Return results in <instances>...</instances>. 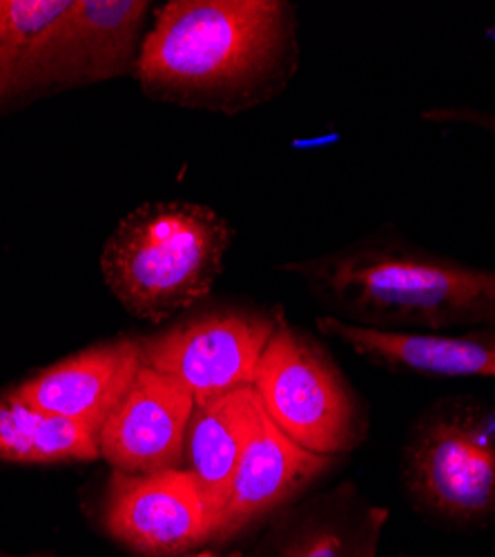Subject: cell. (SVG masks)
Returning a JSON list of instances; mask_svg holds the SVG:
<instances>
[{"label":"cell","mask_w":495,"mask_h":557,"mask_svg":"<svg viewBox=\"0 0 495 557\" xmlns=\"http://www.w3.org/2000/svg\"><path fill=\"white\" fill-rule=\"evenodd\" d=\"M297 59L295 12L282 0H172L134 76L152 99L237 114L280 95Z\"/></svg>","instance_id":"cell-1"},{"label":"cell","mask_w":495,"mask_h":557,"mask_svg":"<svg viewBox=\"0 0 495 557\" xmlns=\"http://www.w3.org/2000/svg\"><path fill=\"white\" fill-rule=\"evenodd\" d=\"M339 317L393 333H451L495 326V270L373 237L335 255L288 265Z\"/></svg>","instance_id":"cell-2"},{"label":"cell","mask_w":495,"mask_h":557,"mask_svg":"<svg viewBox=\"0 0 495 557\" xmlns=\"http://www.w3.org/2000/svg\"><path fill=\"white\" fill-rule=\"evenodd\" d=\"M233 246V227L199 203H148L129 212L103 250L112 295L148 321H163L210 295Z\"/></svg>","instance_id":"cell-3"},{"label":"cell","mask_w":495,"mask_h":557,"mask_svg":"<svg viewBox=\"0 0 495 557\" xmlns=\"http://www.w3.org/2000/svg\"><path fill=\"white\" fill-rule=\"evenodd\" d=\"M416 508L456 527L495 522V410L475 397H446L422 412L401 455Z\"/></svg>","instance_id":"cell-4"},{"label":"cell","mask_w":495,"mask_h":557,"mask_svg":"<svg viewBox=\"0 0 495 557\" xmlns=\"http://www.w3.org/2000/svg\"><path fill=\"white\" fill-rule=\"evenodd\" d=\"M148 10L141 0H72L21 50L0 57V103L134 74Z\"/></svg>","instance_id":"cell-5"},{"label":"cell","mask_w":495,"mask_h":557,"mask_svg":"<svg viewBox=\"0 0 495 557\" xmlns=\"http://www.w3.org/2000/svg\"><path fill=\"white\" fill-rule=\"evenodd\" d=\"M252 391L273 424L310 453L337 459L367 435V417L335 361L284 321L261 355Z\"/></svg>","instance_id":"cell-6"},{"label":"cell","mask_w":495,"mask_h":557,"mask_svg":"<svg viewBox=\"0 0 495 557\" xmlns=\"http://www.w3.org/2000/svg\"><path fill=\"white\" fill-rule=\"evenodd\" d=\"M277 323L255 310L201 312L141 339L144 366L186 386L195 401L231 395L252 386Z\"/></svg>","instance_id":"cell-7"},{"label":"cell","mask_w":495,"mask_h":557,"mask_svg":"<svg viewBox=\"0 0 495 557\" xmlns=\"http://www.w3.org/2000/svg\"><path fill=\"white\" fill-rule=\"evenodd\" d=\"M103 524L119 544L144 557L184 555L212 542L214 533V518L184 469L150 475L114 473Z\"/></svg>","instance_id":"cell-8"},{"label":"cell","mask_w":495,"mask_h":557,"mask_svg":"<svg viewBox=\"0 0 495 557\" xmlns=\"http://www.w3.org/2000/svg\"><path fill=\"white\" fill-rule=\"evenodd\" d=\"M335 461V457L310 453L284 435L255 395L250 431L212 542L226 544L275 516L333 469Z\"/></svg>","instance_id":"cell-9"},{"label":"cell","mask_w":495,"mask_h":557,"mask_svg":"<svg viewBox=\"0 0 495 557\" xmlns=\"http://www.w3.org/2000/svg\"><path fill=\"white\" fill-rule=\"evenodd\" d=\"M195 397L176 380L144 366L99 433V453L125 475L182 467Z\"/></svg>","instance_id":"cell-10"},{"label":"cell","mask_w":495,"mask_h":557,"mask_svg":"<svg viewBox=\"0 0 495 557\" xmlns=\"http://www.w3.org/2000/svg\"><path fill=\"white\" fill-rule=\"evenodd\" d=\"M141 368V342L114 339L40 370L16 386L14 395L27 406L99 437Z\"/></svg>","instance_id":"cell-11"},{"label":"cell","mask_w":495,"mask_h":557,"mask_svg":"<svg viewBox=\"0 0 495 557\" xmlns=\"http://www.w3.org/2000/svg\"><path fill=\"white\" fill-rule=\"evenodd\" d=\"M388 510L344 484L288 508L250 557H378Z\"/></svg>","instance_id":"cell-12"},{"label":"cell","mask_w":495,"mask_h":557,"mask_svg":"<svg viewBox=\"0 0 495 557\" xmlns=\"http://www.w3.org/2000/svg\"><path fill=\"white\" fill-rule=\"evenodd\" d=\"M324 335L344 342L375 366L431 377L495 380V326L451 333H393L357 326L339 317H322Z\"/></svg>","instance_id":"cell-13"},{"label":"cell","mask_w":495,"mask_h":557,"mask_svg":"<svg viewBox=\"0 0 495 557\" xmlns=\"http://www.w3.org/2000/svg\"><path fill=\"white\" fill-rule=\"evenodd\" d=\"M252 408L255 391L250 386L216 399L197 401L190 417L182 467L178 469L193 475L214 518V527L231 495L250 431Z\"/></svg>","instance_id":"cell-14"},{"label":"cell","mask_w":495,"mask_h":557,"mask_svg":"<svg viewBox=\"0 0 495 557\" xmlns=\"http://www.w3.org/2000/svg\"><path fill=\"white\" fill-rule=\"evenodd\" d=\"M101 457L99 437L78 424L45 414L14 391L0 395V459L14 463H65Z\"/></svg>","instance_id":"cell-15"},{"label":"cell","mask_w":495,"mask_h":557,"mask_svg":"<svg viewBox=\"0 0 495 557\" xmlns=\"http://www.w3.org/2000/svg\"><path fill=\"white\" fill-rule=\"evenodd\" d=\"M72 0H0V57H8L52 25Z\"/></svg>","instance_id":"cell-16"},{"label":"cell","mask_w":495,"mask_h":557,"mask_svg":"<svg viewBox=\"0 0 495 557\" xmlns=\"http://www.w3.org/2000/svg\"><path fill=\"white\" fill-rule=\"evenodd\" d=\"M422 119L429 123H440V125H465L469 129L482 132L484 136L493 138L495 141V110H482V108H435L422 112Z\"/></svg>","instance_id":"cell-17"},{"label":"cell","mask_w":495,"mask_h":557,"mask_svg":"<svg viewBox=\"0 0 495 557\" xmlns=\"http://www.w3.org/2000/svg\"><path fill=\"white\" fill-rule=\"evenodd\" d=\"M186 557H216V555H214V553H206V550H203V553H195V555H186Z\"/></svg>","instance_id":"cell-18"},{"label":"cell","mask_w":495,"mask_h":557,"mask_svg":"<svg viewBox=\"0 0 495 557\" xmlns=\"http://www.w3.org/2000/svg\"><path fill=\"white\" fill-rule=\"evenodd\" d=\"M27 557H52V555H27Z\"/></svg>","instance_id":"cell-19"}]
</instances>
